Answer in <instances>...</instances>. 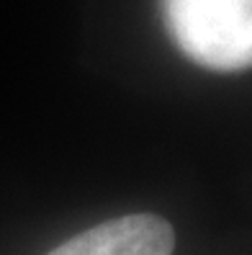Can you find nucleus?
<instances>
[{
	"label": "nucleus",
	"instance_id": "obj_1",
	"mask_svg": "<svg viewBox=\"0 0 252 255\" xmlns=\"http://www.w3.org/2000/svg\"><path fill=\"white\" fill-rule=\"evenodd\" d=\"M170 39L190 62L240 72L252 62V0H160Z\"/></svg>",
	"mask_w": 252,
	"mask_h": 255
},
{
	"label": "nucleus",
	"instance_id": "obj_2",
	"mask_svg": "<svg viewBox=\"0 0 252 255\" xmlns=\"http://www.w3.org/2000/svg\"><path fill=\"white\" fill-rule=\"evenodd\" d=\"M175 232L168 219L155 214H129L95 224L49 255H172Z\"/></svg>",
	"mask_w": 252,
	"mask_h": 255
}]
</instances>
